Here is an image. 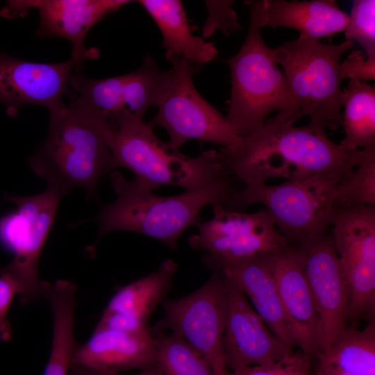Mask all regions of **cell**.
Masks as SVG:
<instances>
[{
  "label": "cell",
  "instance_id": "6da1fadb",
  "mask_svg": "<svg viewBox=\"0 0 375 375\" xmlns=\"http://www.w3.org/2000/svg\"><path fill=\"white\" fill-rule=\"evenodd\" d=\"M116 199L103 205L94 219L99 226L97 242L108 233L125 231L156 239L176 249L179 238L200 220L201 210L208 205L226 206L239 190L231 174H224L207 185L180 194L162 197L153 187L134 178L126 179L121 173L110 174Z\"/></svg>",
  "mask_w": 375,
  "mask_h": 375
},
{
  "label": "cell",
  "instance_id": "7a4b0ae2",
  "mask_svg": "<svg viewBox=\"0 0 375 375\" xmlns=\"http://www.w3.org/2000/svg\"><path fill=\"white\" fill-rule=\"evenodd\" d=\"M229 173L244 185L271 178L297 181L326 173L356 160L360 149L347 151L325 134L272 119L243 138L234 152L224 149Z\"/></svg>",
  "mask_w": 375,
  "mask_h": 375
},
{
  "label": "cell",
  "instance_id": "3957f363",
  "mask_svg": "<svg viewBox=\"0 0 375 375\" xmlns=\"http://www.w3.org/2000/svg\"><path fill=\"white\" fill-rule=\"evenodd\" d=\"M353 46L351 40L324 44L297 38L272 49L287 79L288 99L285 107L272 119L292 125L308 116L306 126L320 133L342 126L340 60Z\"/></svg>",
  "mask_w": 375,
  "mask_h": 375
},
{
  "label": "cell",
  "instance_id": "277c9868",
  "mask_svg": "<svg viewBox=\"0 0 375 375\" xmlns=\"http://www.w3.org/2000/svg\"><path fill=\"white\" fill-rule=\"evenodd\" d=\"M153 126L144 119L99 128L110 149L113 167L132 171L135 178L153 187H179L185 191L201 188L224 174H230L224 153L208 150L191 158L159 139Z\"/></svg>",
  "mask_w": 375,
  "mask_h": 375
},
{
  "label": "cell",
  "instance_id": "5b68a950",
  "mask_svg": "<svg viewBox=\"0 0 375 375\" xmlns=\"http://www.w3.org/2000/svg\"><path fill=\"white\" fill-rule=\"evenodd\" d=\"M49 114L47 137L31 156V168L48 187L65 195L74 188H80L97 198L99 179L115 171L102 132L69 101Z\"/></svg>",
  "mask_w": 375,
  "mask_h": 375
},
{
  "label": "cell",
  "instance_id": "8992f818",
  "mask_svg": "<svg viewBox=\"0 0 375 375\" xmlns=\"http://www.w3.org/2000/svg\"><path fill=\"white\" fill-rule=\"evenodd\" d=\"M358 158L332 171L276 185H244L225 208L242 211L260 203L266 207L278 231L290 244L330 232L337 187L356 165Z\"/></svg>",
  "mask_w": 375,
  "mask_h": 375
},
{
  "label": "cell",
  "instance_id": "52a82bcc",
  "mask_svg": "<svg viewBox=\"0 0 375 375\" xmlns=\"http://www.w3.org/2000/svg\"><path fill=\"white\" fill-rule=\"evenodd\" d=\"M172 69H160L147 55L137 69L128 74L92 79L73 74L69 81V102L80 114L100 128L144 119L150 107H158L172 80Z\"/></svg>",
  "mask_w": 375,
  "mask_h": 375
},
{
  "label": "cell",
  "instance_id": "ba28073f",
  "mask_svg": "<svg viewBox=\"0 0 375 375\" xmlns=\"http://www.w3.org/2000/svg\"><path fill=\"white\" fill-rule=\"evenodd\" d=\"M226 62L231 91L226 118L235 132L244 138L262 126L271 112L285 107L287 79L272 49L255 28L249 27L240 49Z\"/></svg>",
  "mask_w": 375,
  "mask_h": 375
},
{
  "label": "cell",
  "instance_id": "9c48e42d",
  "mask_svg": "<svg viewBox=\"0 0 375 375\" xmlns=\"http://www.w3.org/2000/svg\"><path fill=\"white\" fill-rule=\"evenodd\" d=\"M65 194L48 187L38 194L21 197L5 194L17 211L0 219V243L13 258L0 271L17 283L22 304L46 298L52 285L38 275L39 257L53 222L60 199Z\"/></svg>",
  "mask_w": 375,
  "mask_h": 375
},
{
  "label": "cell",
  "instance_id": "30bf717a",
  "mask_svg": "<svg viewBox=\"0 0 375 375\" xmlns=\"http://www.w3.org/2000/svg\"><path fill=\"white\" fill-rule=\"evenodd\" d=\"M168 61L172 67V80L151 124L167 131V144L175 150L193 139L222 145L229 152L237 151L243 138L194 85L193 77L201 66L178 57Z\"/></svg>",
  "mask_w": 375,
  "mask_h": 375
},
{
  "label": "cell",
  "instance_id": "8fae6325",
  "mask_svg": "<svg viewBox=\"0 0 375 375\" xmlns=\"http://www.w3.org/2000/svg\"><path fill=\"white\" fill-rule=\"evenodd\" d=\"M212 272L192 293L162 301L164 315L155 330L181 337L205 358L214 375H231L222 347L227 313L224 280L219 271Z\"/></svg>",
  "mask_w": 375,
  "mask_h": 375
},
{
  "label": "cell",
  "instance_id": "7c38bea8",
  "mask_svg": "<svg viewBox=\"0 0 375 375\" xmlns=\"http://www.w3.org/2000/svg\"><path fill=\"white\" fill-rule=\"evenodd\" d=\"M212 206L213 216L196 226L188 239L192 249L203 251V262L210 269L256 255L277 253L290 244L278 231L266 209L252 213Z\"/></svg>",
  "mask_w": 375,
  "mask_h": 375
},
{
  "label": "cell",
  "instance_id": "4fadbf2b",
  "mask_svg": "<svg viewBox=\"0 0 375 375\" xmlns=\"http://www.w3.org/2000/svg\"><path fill=\"white\" fill-rule=\"evenodd\" d=\"M331 234L348 290V319H374L375 205L335 209Z\"/></svg>",
  "mask_w": 375,
  "mask_h": 375
},
{
  "label": "cell",
  "instance_id": "5bb4252c",
  "mask_svg": "<svg viewBox=\"0 0 375 375\" xmlns=\"http://www.w3.org/2000/svg\"><path fill=\"white\" fill-rule=\"evenodd\" d=\"M290 247L307 280L317 311L319 353L346 328L349 308L347 284L331 231Z\"/></svg>",
  "mask_w": 375,
  "mask_h": 375
},
{
  "label": "cell",
  "instance_id": "9a60e30c",
  "mask_svg": "<svg viewBox=\"0 0 375 375\" xmlns=\"http://www.w3.org/2000/svg\"><path fill=\"white\" fill-rule=\"evenodd\" d=\"M128 0H22L9 1L1 9L6 18L25 16L36 9L40 23L35 33L40 38H62L72 46L71 58L83 63L98 57L96 49H86L84 42L90 30L108 14L131 3Z\"/></svg>",
  "mask_w": 375,
  "mask_h": 375
},
{
  "label": "cell",
  "instance_id": "2e32d148",
  "mask_svg": "<svg viewBox=\"0 0 375 375\" xmlns=\"http://www.w3.org/2000/svg\"><path fill=\"white\" fill-rule=\"evenodd\" d=\"M224 280L227 313L222 347L228 369L271 364L293 353L271 332L241 290Z\"/></svg>",
  "mask_w": 375,
  "mask_h": 375
},
{
  "label": "cell",
  "instance_id": "e0dca14e",
  "mask_svg": "<svg viewBox=\"0 0 375 375\" xmlns=\"http://www.w3.org/2000/svg\"><path fill=\"white\" fill-rule=\"evenodd\" d=\"M81 64L72 58L58 63L31 62L0 53V103L10 117L24 105L56 109L64 103L71 76Z\"/></svg>",
  "mask_w": 375,
  "mask_h": 375
},
{
  "label": "cell",
  "instance_id": "ac0fdd59",
  "mask_svg": "<svg viewBox=\"0 0 375 375\" xmlns=\"http://www.w3.org/2000/svg\"><path fill=\"white\" fill-rule=\"evenodd\" d=\"M156 365L154 340L148 328L94 329L88 340L77 346L72 360V365L103 374L141 370Z\"/></svg>",
  "mask_w": 375,
  "mask_h": 375
},
{
  "label": "cell",
  "instance_id": "d6986e66",
  "mask_svg": "<svg viewBox=\"0 0 375 375\" xmlns=\"http://www.w3.org/2000/svg\"><path fill=\"white\" fill-rule=\"evenodd\" d=\"M249 27L260 30L285 27L299 31L298 38L318 41L344 31L349 15L334 0H249Z\"/></svg>",
  "mask_w": 375,
  "mask_h": 375
},
{
  "label": "cell",
  "instance_id": "ffe728a7",
  "mask_svg": "<svg viewBox=\"0 0 375 375\" xmlns=\"http://www.w3.org/2000/svg\"><path fill=\"white\" fill-rule=\"evenodd\" d=\"M276 253L256 255L211 268L219 271L244 294L271 332L294 349L274 276Z\"/></svg>",
  "mask_w": 375,
  "mask_h": 375
},
{
  "label": "cell",
  "instance_id": "44dd1931",
  "mask_svg": "<svg viewBox=\"0 0 375 375\" xmlns=\"http://www.w3.org/2000/svg\"><path fill=\"white\" fill-rule=\"evenodd\" d=\"M274 276L295 347L310 358L316 356L317 314L307 280L290 244L275 253Z\"/></svg>",
  "mask_w": 375,
  "mask_h": 375
},
{
  "label": "cell",
  "instance_id": "7402d4cb",
  "mask_svg": "<svg viewBox=\"0 0 375 375\" xmlns=\"http://www.w3.org/2000/svg\"><path fill=\"white\" fill-rule=\"evenodd\" d=\"M177 268L174 260H165L151 274L119 289L108 301L94 329L147 328L148 319L165 299Z\"/></svg>",
  "mask_w": 375,
  "mask_h": 375
},
{
  "label": "cell",
  "instance_id": "603a6c76",
  "mask_svg": "<svg viewBox=\"0 0 375 375\" xmlns=\"http://www.w3.org/2000/svg\"><path fill=\"white\" fill-rule=\"evenodd\" d=\"M137 2L149 14L160 31L167 60L178 57L202 66L216 58L218 51L215 44L192 33L181 1Z\"/></svg>",
  "mask_w": 375,
  "mask_h": 375
},
{
  "label": "cell",
  "instance_id": "cb8c5ba5",
  "mask_svg": "<svg viewBox=\"0 0 375 375\" xmlns=\"http://www.w3.org/2000/svg\"><path fill=\"white\" fill-rule=\"evenodd\" d=\"M76 287L65 279L52 285L47 297L53 315L50 353L42 375H69L78 344L74 335Z\"/></svg>",
  "mask_w": 375,
  "mask_h": 375
},
{
  "label": "cell",
  "instance_id": "d4e9b609",
  "mask_svg": "<svg viewBox=\"0 0 375 375\" xmlns=\"http://www.w3.org/2000/svg\"><path fill=\"white\" fill-rule=\"evenodd\" d=\"M342 126L344 138L338 144L347 151L375 146V88L367 82L349 80L342 90Z\"/></svg>",
  "mask_w": 375,
  "mask_h": 375
},
{
  "label": "cell",
  "instance_id": "484cf974",
  "mask_svg": "<svg viewBox=\"0 0 375 375\" xmlns=\"http://www.w3.org/2000/svg\"><path fill=\"white\" fill-rule=\"evenodd\" d=\"M319 363L353 375H375V320H368L362 330L347 327L324 351Z\"/></svg>",
  "mask_w": 375,
  "mask_h": 375
},
{
  "label": "cell",
  "instance_id": "4316f807",
  "mask_svg": "<svg viewBox=\"0 0 375 375\" xmlns=\"http://www.w3.org/2000/svg\"><path fill=\"white\" fill-rule=\"evenodd\" d=\"M157 365L165 375H214L205 358L178 335L156 330Z\"/></svg>",
  "mask_w": 375,
  "mask_h": 375
},
{
  "label": "cell",
  "instance_id": "83f0119b",
  "mask_svg": "<svg viewBox=\"0 0 375 375\" xmlns=\"http://www.w3.org/2000/svg\"><path fill=\"white\" fill-rule=\"evenodd\" d=\"M375 205V146L362 149L356 165L339 183L335 209Z\"/></svg>",
  "mask_w": 375,
  "mask_h": 375
},
{
  "label": "cell",
  "instance_id": "f1b7e54d",
  "mask_svg": "<svg viewBox=\"0 0 375 375\" xmlns=\"http://www.w3.org/2000/svg\"><path fill=\"white\" fill-rule=\"evenodd\" d=\"M344 36L346 40L357 42L367 58L375 59L374 0L353 1Z\"/></svg>",
  "mask_w": 375,
  "mask_h": 375
},
{
  "label": "cell",
  "instance_id": "f546056e",
  "mask_svg": "<svg viewBox=\"0 0 375 375\" xmlns=\"http://www.w3.org/2000/svg\"><path fill=\"white\" fill-rule=\"evenodd\" d=\"M310 358L299 350L271 364L242 367L231 372V375H310Z\"/></svg>",
  "mask_w": 375,
  "mask_h": 375
},
{
  "label": "cell",
  "instance_id": "4dcf8cb0",
  "mask_svg": "<svg viewBox=\"0 0 375 375\" xmlns=\"http://www.w3.org/2000/svg\"><path fill=\"white\" fill-rule=\"evenodd\" d=\"M205 4L208 16L202 28L203 38L210 37L217 30L228 36L242 28L233 1H206Z\"/></svg>",
  "mask_w": 375,
  "mask_h": 375
},
{
  "label": "cell",
  "instance_id": "1f68e13d",
  "mask_svg": "<svg viewBox=\"0 0 375 375\" xmlns=\"http://www.w3.org/2000/svg\"><path fill=\"white\" fill-rule=\"evenodd\" d=\"M340 75L343 80H356L367 82L375 79V59L367 57L362 51L356 50L340 65Z\"/></svg>",
  "mask_w": 375,
  "mask_h": 375
},
{
  "label": "cell",
  "instance_id": "d6a6232c",
  "mask_svg": "<svg viewBox=\"0 0 375 375\" xmlns=\"http://www.w3.org/2000/svg\"><path fill=\"white\" fill-rule=\"evenodd\" d=\"M70 372L71 375H165L157 365L134 374H103L74 365H72Z\"/></svg>",
  "mask_w": 375,
  "mask_h": 375
},
{
  "label": "cell",
  "instance_id": "836d02e7",
  "mask_svg": "<svg viewBox=\"0 0 375 375\" xmlns=\"http://www.w3.org/2000/svg\"><path fill=\"white\" fill-rule=\"evenodd\" d=\"M316 375H353L337 368L319 363Z\"/></svg>",
  "mask_w": 375,
  "mask_h": 375
},
{
  "label": "cell",
  "instance_id": "e575fe53",
  "mask_svg": "<svg viewBox=\"0 0 375 375\" xmlns=\"http://www.w3.org/2000/svg\"><path fill=\"white\" fill-rule=\"evenodd\" d=\"M11 337V327L8 319L0 317V339L8 341Z\"/></svg>",
  "mask_w": 375,
  "mask_h": 375
}]
</instances>
